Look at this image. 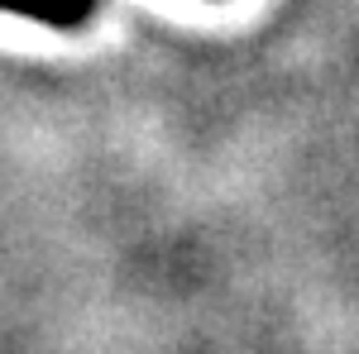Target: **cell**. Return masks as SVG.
<instances>
[{"label": "cell", "mask_w": 359, "mask_h": 354, "mask_svg": "<svg viewBox=\"0 0 359 354\" xmlns=\"http://www.w3.org/2000/svg\"><path fill=\"white\" fill-rule=\"evenodd\" d=\"M101 10V0H0V15H20L48 29H82Z\"/></svg>", "instance_id": "obj_1"}]
</instances>
